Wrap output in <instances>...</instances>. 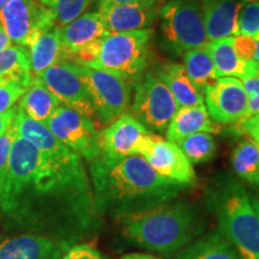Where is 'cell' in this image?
Segmentation results:
<instances>
[{"mask_svg": "<svg viewBox=\"0 0 259 259\" xmlns=\"http://www.w3.org/2000/svg\"><path fill=\"white\" fill-rule=\"evenodd\" d=\"M0 215L8 231L72 246L96 235L102 226L82 157L72 150L50 156L18 135L0 186Z\"/></svg>", "mask_w": 259, "mask_h": 259, "instance_id": "6da1fadb", "label": "cell"}, {"mask_svg": "<svg viewBox=\"0 0 259 259\" xmlns=\"http://www.w3.org/2000/svg\"><path fill=\"white\" fill-rule=\"evenodd\" d=\"M89 173L97 210L119 221L173 202L187 189L158 176L139 155L99 157Z\"/></svg>", "mask_w": 259, "mask_h": 259, "instance_id": "7a4b0ae2", "label": "cell"}, {"mask_svg": "<svg viewBox=\"0 0 259 259\" xmlns=\"http://www.w3.org/2000/svg\"><path fill=\"white\" fill-rule=\"evenodd\" d=\"M130 244L161 255L179 253L202 236L205 221L187 202H170L121 220Z\"/></svg>", "mask_w": 259, "mask_h": 259, "instance_id": "3957f363", "label": "cell"}, {"mask_svg": "<svg viewBox=\"0 0 259 259\" xmlns=\"http://www.w3.org/2000/svg\"><path fill=\"white\" fill-rule=\"evenodd\" d=\"M205 203L241 259H259V213L240 181L226 173L213 178Z\"/></svg>", "mask_w": 259, "mask_h": 259, "instance_id": "277c9868", "label": "cell"}, {"mask_svg": "<svg viewBox=\"0 0 259 259\" xmlns=\"http://www.w3.org/2000/svg\"><path fill=\"white\" fill-rule=\"evenodd\" d=\"M153 29L109 32L100 38L99 56L92 69L101 70L127 80L143 73L150 58Z\"/></svg>", "mask_w": 259, "mask_h": 259, "instance_id": "5b68a950", "label": "cell"}, {"mask_svg": "<svg viewBox=\"0 0 259 259\" xmlns=\"http://www.w3.org/2000/svg\"><path fill=\"white\" fill-rule=\"evenodd\" d=\"M158 14L164 45L174 56L208 42L199 0H169Z\"/></svg>", "mask_w": 259, "mask_h": 259, "instance_id": "8992f818", "label": "cell"}, {"mask_svg": "<svg viewBox=\"0 0 259 259\" xmlns=\"http://www.w3.org/2000/svg\"><path fill=\"white\" fill-rule=\"evenodd\" d=\"M79 74L88 92L99 127L108 126L127 111L131 89L125 79L101 70L79 66Z\"/></svg>", "mask_w": 259, "mask_h": 259, "instance_id": "52a82bcc", "label": "cell"}, {"mask_svg": "<svg viewBox=\"0 0 259 259\" xmlns=\"http://www.w3.org/2000/svg\"><path fill=\"white\" fill-rule=\"evenodd\" d=\"M177 111L176 100L156 74L148 73L135 84L131 114L148 131L163 132Z\"/></svg>", "mask_w": 259, "mask_h": 259, "instance_id": "ba28073f", "label": "cell"}, {"mask_svg": "<svg viewBox=\"0 0 259 259\" xmlns=\"http://www.w3.org/2000/svg\"><path fill=\"white\" fill-rule=\"evenodd\" d=\"M0 25L12 42L28 47L37 32L56 27V14L38 0H8L0 11Z\"/></svg>", "mask_w": 259, "mask_h": 259, "instance_id": "9c48e42d", "label": "cell"}, {"mask_svg": "<svg viewBox=\"0 0 259 259\" xmlns=\"http://www.w3.org/2000/svg\"><path fill=\"white\" fill-rule=\"evenodd\" d=\"M46 125L58 141L89 163L96 161L101 155L99 128L90 119L73 109L59 106Z\"/></svg>", "mask_w": 259, "mask_h": 259, "instance_id": "30bf717a", "label": "cell"}, {"mask_svg": "<svg viewBox=\"0 0 259 259\" xmlns=\"http://www.w3.org/2000/svg\"><path fill=\"white\" fill-rule=\"evenodd\" d=\"M38 78L61 105L90 119L100 128L96 113L79 74L78 65L61 60L44 71Z\"/></svg>", "mask_w": 259, "mask_h": 259, "instance_id": "8fae6325", "label": "cell"}, {"mask_svg": "<svg viewBox=\"0 0 259 259\" xmlns=\"http://www.w3.org/2000/svg\"><path fill=\"white\" fill-rule=\"evenodd\" d=\"M138 155L150 164L158 176L168 181L185 187L196 183V171L177 144L150 132L144 139Z\"/></svg>", "mask_w": 259, "mask_h": 259, "instance_id": "7c38bea8", "label": "cell"}, {"mask_svg": "<svg viewBox=\"0 0 259 259\" xmlns=\"http://www.w3.org/2000/svg\"><path fill=\"white\" fill-rule=\"evenodd\" d=\"M206 111L213 122L234 125L244 116L247 108V96L240 79L223 77L204 90Z\"/></svg>", "mask_w": 259, "mask_h": 259, "instance_id": "4fadbf2b", "label": "cell"}, {"mask_svg": "<svg viewBox=\"0 0 259 259\" xmlns=\"http://www.w3.org/2000/svg\"><path fill=\"white\" fill-rule=\"evenodd\" d=\"M148 131L131 113H125L99 134V143L103 158H121L138 155Z\"/></svg>", "mask_w": 259, "mask_h": 259, "instance_id": "5bb4252c", "label": "cell"}, {"mask_svg": "<svg viewBox=\"0 0 259 259\" xmlns=\"http://www.w3.org/2000/svg\"><path fill=\"white\" fill-rule=\"evenodd\" d=\"M72 245L37 234H18L0 241V259H61Z\"/></svg>", "mask_w": 259, "mask_h": 259, "instance_id": "9a60e30c", "label": "cell"}, {"mask_svg": "<svg viewBox=\"0 0 259 259\" xmlns=\"http://www.w3.org/2000/svg\"><path fill=\"white\" fill-rule=\"evenodd\" d=\"M160 2H144L125 5L97 6L108 32H127L142 30L156 18Z\"/></svg>", "mask_w": 259, "mask_h": 259, "instance_id": "2e32d148", "label": "cell"}, {"mask_svg": "<svg viewBox=\"0 0 259 259\" xmlns=\"http://www.w3.org/2000/svg\"><path fill=\"white\" fill-rule=\"evenodd\" d=\"M242 0H202L204 24L208 41L236 36L238 16Z\"/></svg>", "mask_w": 259, "mask_h": 259, "instance_id": "e0dca14e", "label": "cell"}, {"mask_svg": "<svg viewBox=\"0 0 259 259\" xmlns=\"http://www.w3.org/2000/svg\"><path fill=\"white\" fill-rule=\"evenodd\" d=\"M233 37L219 38V40L208 41L204 47L208 51L215 67L216 77H239L242 79L255 78L259 76V66L254 59L244 61L236 56Z\"/></svg>", "mask_w": 259, "mask_h": 259, "instance_id": "ac0fdd59", "label": "cell"}, {"mask_svg": "<svg viewBox=\"0 0 259 259\" xmlns=\"http://www.w3.org/2000/svg\"><path fill=\"white\" fill-rule=\"evenodd\" d=\"M58 31L64 50V59L67 54L109 34L99 12H85L71 23L58 28Z\"/></svg>", "mask_w": 259, "mask_h": 259, "instance_id": "d6986e66", "label": "cell"}, {"mask_svg": "<svg viewBox=\"0 0 259 259\" xmlns=\"http://www.w3.org/2000/svg\"><path fill=\"white\" fill-rule=\"evenodd\" d=\"M221 126L211 120L205 106L184 107L178 108L167 127V139L177 144L187 136L198 132H219Z\"/></svg>", "mask_w": 259, "mask_h": 259, "instance_id": "ffe728a7", "label": "cell"}, {"mask_svg": "<svg viewBox=\"0 0 259 259\" xmlns=\"http://www.w3.org/2000/svg\"><path fill=\"white\" fill-rule=\"evenodd\" d=\"M12 127L19 137L23 138L41 153L50 156H61L70 153L71 149L58 141L46 124L32 120L31 118L17 107Z\"/></svg>", "mask_w": 259, "mask_h": 259, "instance_id": "44dd1931", "label": "cell"}, {"mask_svg": "<svg viewBox=\"0 0 259 259\" xmlns=\"http://www.w3.org/2000/svg\"><path fill=\"white\" fill-rule=\"evenodd\" d=\"M28 47L31 73L35 77H40L48 67L64 60V50L58 27L37 32Z\"/></svg>", "mask_w": 259, "mask_h": 259, "instance_id": "7402d4cb", "label": "cell"}, {"mask_svg": "<svg viewBox=\"0 0 259 259\" xmlns=\"http://www.w3.org/2000/svg\"><path fill=\"white\" fill-rule=\"evenodd\" d=\"M156 76L167 85L178 108L204 105L202 95L187 77L184 65L178 63L162 65L156 71Z\"/></svg>", "mask_w": 259, "mask_h": 259, "instance_id": "603a6c76", "label": "cell"}, {"mask_svg": "<svg viewBox=\"0 0 259 259\" xmlns=\"http://www.w3.org/2000/svg\"><path fill=\"white\" fill-rule=\"evenodd\" d=\"M18 102L17 107L19 109L32 120L40 121L42 124H47L58 107L61 106L59 100L47 89L38 77L35 76Z\"/></svg>", "mask_w": 259, "mask_h": 259, "instance_id": "cb8c5ba5", "label": "cell"}, {"mask_svg": "<svg viewBox=\"0 0 259 259\" xmlns=\"http://www.w3.org/2000/svg\"><path fill=\"white\" fill-rule=\"evenodd\" d=\"M177 259H241V257L222 233L216 229L199 236L186 246L179 252Z\"/></svg>", "mask_w": 259, "mask_h": 259, "instance_id": "d4e9b609", "label": "cell"}, {"mask_svg": "<svg viewBox=\"0 0 259 259\" xmlns=\"http://www.w3.org/2000/svg\"><path fill=\"white\" fill-rule=\"evenodd\" d=\"M184 63L187 77L199 93L218 79L211 58L204 46L186 51L184 53Z\"/></svg>", "mask_w": 259, "mask_h": 259, "instance_id": "484cf974", "label": "cell"}, {"mask_svg": "<svg viewBox=\"0 0 259 259\" xmlns=\"http://www.w3.org/2000/svg\"><path fill=\"white\" fill-rule=\"evenodd\" d=\"M29 51L22 46H11L0 52V82L16 80L29 87L32 80Z\"/></svg>", "mask_w": 259, "mask_h": 259, "instance_id": "4316f807", "label": "cell"}, {"mask_svg": "<svg viewBox=\"0 0 259 259\" xmlns=\"http://www.w3.org/2000/svg\"><path fill=\"white\" fill-rule=\"evenodd\" d=\"M232 167L240 179L259 187V148L252 139L236 145L232 154Z\"/></svg>", "mask_w": 259, "mask_h": 259, "instance_id": "83f0119b", "label": "cell"}, {"mask_svg": "<svg viewBox=\"0 0 259 259\" xmlns=\"http://www.w3.org/2000/svg\"><path fill=\"white\" fill-rule=\"evenodd\" d=\"M191 164L205 163L216 155V142L206 132L187 136L177 143Z\"/></svg>", "mask_w": 259, "mask_h": 259, "instance_id": "f1b7e54d", "label": "cell"}, {"mask_svg": "<svg viewBox=\"0 0 259 259\" xmlns=\"http://www.w3.org/2000/svg\"><path fill=\"white\" fill-rule=\"evenodd\" d=\"M38 2L48 9L53 10L56 14V27L60 28L85 14L94 0H38Z\"/></svg>", "mask_w": 259, "mask_h": 259, "instance_id": "f546056e", "label": "cell"}, {"mask_svg": "<svg viewBox=\"0 0 259 259\" xmlns=\"http://www.w3.org/2000/svg\"><path fill=\"white\" fill-rule=\"evenodd\" d=\"M238 35H246L259 40V2L247 3L238 16Z\"/></svg>", "mask_w": 259, "mask_h": 259, "instance_id": "4dcf8cb0", "label": "cell"}, {"mask_svg": "<svg viewBox=\"0 0 259 259\" xmlns=\"http://www.w3.org/2000/svg\"><path fill=\"white\" fill-rule=\"evenodd\" d=\"M28 85L16 80H2L0 82V114L10 111L24 95Z\"/></svg>", "mask_w": 259, "mask_h": 259, "instance_id": "1f68e13d", "label": "cell"}, {"mask_svg": "<svg viewBox=\"0 0 259 259\" xmlns=\"http://www.w3.org/2000/svg\"><path fill=\"white\" fill-rule=\"evenodd\" d=\"M242 85H244L246 96H247V108L240 120H244V119L259 113V76L255 78L242 79Z\"/></svg>", "mask_w": 259, "mask_h": 259, "instance_id": "d6a6232c", "label": "cell"}, {"mask_svg": "<svg viewBox=\"0 0 259 259\" xmlns=\"http://www.w3.org/2000/svg\"><path fill=\"white\" fill-rule=\"evenodd\" d=\"M16 135L17 134H16V131L11 125V128L5 135L0 136V186H2L3 181H4L6 177V173H8L10 155H11Z\"/></svg>", "mask_w": 259, "mask_h": 259, "instance_id": "836d02e7", "label": "cell"}, {"mask_svg": "<svg viewBox=\"0 0 259 259\" xmlns=\"http://www.w3.org/2000/svg\"><path fill=\"white\" fill-rule=\"evenodd\" d=\"M233 46L236 56L244 61L254 59L255 56V40L246 35H236L233 37Z\"/></svg>", "mask_w": 259, "mask_h": 259, "instance_id": "e575fe53", "label": "cell"}, {"mask_svg": "<svg viewBox=\"0 0 259 259\" xmlns=\"http://www.w3.org/2000/svg\"><path fill=\"white\" fill-rule=\"evenodd\" d=\"M61 259H109L99 252L92 245L82 242L73 245L69 251L63 255Z\"/></svg>", "mask_w": 259, "mask_h": 259, "instance_id": "d590c367", "label": "cell"}, {"mask_svg": "<svg viewBox=\"0 0 259 259\" xmlns=\"http://www.w3.org/2000/svg\"><path fill=\"white\" fill-rule=\"evenodd\" d=\"M235 135H247L250 136L254 143L259 144V113L252 115L250 118L244 119L234 124Z\"/></svg>", "mask_w": 259, "mask_h": 259, "instance_id": "8d00e7d4", "label": "cell"}, {"mask_svg": "<svg viewBox=\"0 0 259 259\" xmlns=\"http://www.w3.org/2000/svg\"><path fill=\"white\" fill-rule=\"evenodd\" d=\"M16 112H17V107H14L10 111L0 114V136L5 135L11 128L12 122L15 120Z\"/></svg>", "mask_w": 259, "mask_h": 259, "instance_id": "74e56055", "label": "cell"}, {"mask_svg": "<svg viewBox=\"0 0 259 259\" xmlns=\"http://www.w3.org/2000/svg\"><path fill=\"white\" fill-rule=\"evenodd\" d=\"M144 2H161V0H99V6L125 5V4H135V3H144Z\"/></svg>", "mask_w": 259, "mask_h": 259, "instance_id": "f35d334b", "label": "cell"}, {"mask_svg": "<svg viewBox=\"0 0 259 259\" xmlns=\"http://www.w3.org/2000/svg\"><path fill=\"white\" fill-rule=\"evenodd\" d=\"M12 41L10 40V37L6 35L4 29H3L2 25H0V52L8 50L9 47H11Z\"/></svg>", "mask_w": 259, "mask_h": 259, "instance_id": "ab89813d", "label": "cell"}, {"mask_svg": "<svg viewBox=\"0 0 259 259\" xmlns=\"http://www.w3.org/2000/svg\"><path fill=\"white\" fill-rule=\"evenodd\" d=\"M120 259H161V258H157L153 254H148V253H130V254L124 255V257H121Z\"/></svg>", "mask_w": 259, "mask_h": 259, "instance_id": "60d3db41", "label": "cell"}, {"mask_svg": "<svg viewBox=\"0 0 259 259\" xmlns=\"http://www.w3.org/2000/svg\"><path fill=\"white\" fill-rule=\"evenodd\" d=\"M254 60L257 61L258 66H259V40L255 41V56H254Z\"/></svg>", "mask_w": 259, "mask_h": 259, "instance_id": "b9f144b4", "label": "cell"}, {"mask_svg": "<svg viewBox=\"0 0 259 259\" xmlns=\"http://www.w3.org/2000/svg\"><path fill=\"white\" fill-rule=\"evenodd\" d=\"M6 3H8V0H0V11H2L3 8H4Z\"/></svg>", "mask_w": 259, "mask_h": 259, "instance_id": "7bdbcfd3", "label": "cell"}, {"mask_svg": "<svg viewBox=\"0 0 259 259\" xmlns=\"http://www.w3.org/2000/svg\"><path fill=\"white\" fill-rule=\"evenodd\" d=\"M253 203H254L255 209H257V211L259 213V199H253Z\"/></svg>", "mask_w": 259, "mask_h": 259, "instance_id": "ee69618b", "label": "cell"}, {"mask_svg": "<svg viewBox=\"0 0 259 259\" xmlns=\"http://www.w3.org/2000/svg\"><path fill=\"white\" fill-rule=\"evenodd\" d=\"M254 2H259V0H242L244 4H247V3H254Z\"/></svg>", "mask_w": 259, "mask_h": 259, "instance_id": "f6af8a7d", "label": "cell"}, {"mask_svg": "<svg viewBox=\"0 0 259 259\" xmlns=\"http://www.w3.org/2000/svg\"><path fill=\"white\" fill-rule=\"evenodd\" d=\"M258 148H259V144H258Z\"/></svg>", "mask_w": 259, "mask_h": 259, "instance_id": "bcb514c9", "label": "cell"}]
</instances>
